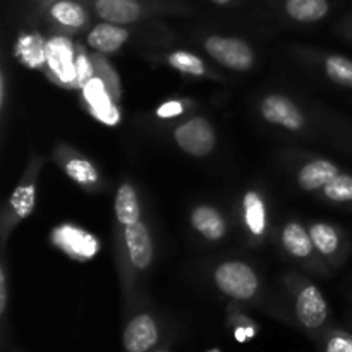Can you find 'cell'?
I'll return each mask as SVG.
<instances>
[{
    "label": "cell",
    "instance_id": "16",
    "mask_svg": "<svg viewBox=\"0 0 352 352\" xmlns=\"http://www.w3.org/2000/svg\"><path fill=\"white\" fill-rule=\"evenodd\" d=\"M285 10L292 19L301 21V23H313L329 14V2L327 0H287Z\"/></svg>",
    "mask_w": 352,
    "mask_h": 352
},
{
    "label": "cell",
    "instance_id": "35",
    "mask_svg": "<svg viewBox=\"0 0 352 352\" xmlns=\"http://www.w3.org/2000/svg\"><path fill=\"white\" fill-rule=\"evenodd\" d=\"M210 352H220V351H217V349H212Z\"/></svg>",
    "mask_w": 352,
    "mask_h": 352
},
{
    "label": "cell",
    "instance_id": "3",
    "mask_svg": "<svg viewBox=\"0 0 352 352\" xmlns=\"http://www.w3.org/2000/svg\"><path fill=\"white\" fill-rule=\"evenodd\" d=\"M175 141L186 153L192 157H205L215 146V131L208 120L196 117L175 129Z\"/></svg>",
    "mask_w": 352,
    "mask_h": 352
},
{
    "label": "cell",
    "instance_id": "33",
    "mask_svg": "<svg viewBox=\"0 0 352 352\" xmlns=\"http://www.w3.org/2000/svg\"><path fill=\"white\" fill-rule=\"evenodd\" d=\"M212 2L219 3V6H226V3H229V2H230V0H212Z\"/></svg>",
    "mask_w": 352,
    "mask_h": 352
},
{
    "label": "cell",
    "instance_id": "26",
    "mask_svg": "<svg viewBox=\"0 0 352 352\" xmlns=\"http://www.w3.org/2000/svg\"><path fill=\"white\" fill-rule=\"evenodd\" d=\"M95 65L96 71H98V78L102 79L103 85L109 89L110 96L113 98V102L120 98V85H119V76L116 74V71L112 69V65L105 60L103 57H96L95 55Z\"/></svg>",
    "mask_w": 352,
    "mask_h": 352
},
{
    "label": "cell",
    "instance_id": "18",
    "mask_svg": "<svg viewBox=\"0 0 352 352\" xmlns=\"http://www.w3.org/2000/svg\"><path fill=\"white\" fill-rule=\"evenodd\" d=\"M282 241H284L285 250L296 258H306L315 246L311 236L299 223H289L282 234Z\"/></svg>",
    "mask_w": 352,
    "mask_h": 352
},
{
    "label": "cell",
    "instance_id": "7",
    "mask_svg": "<svg viewBox=\"0 0 352 352\" xmlns=\"http://www.w3.org/2000/svg\"><path fill=\"white\" fill-rule=\"evenodd\" d=\"M54 243L78 260H88L98 253V241L91 234L72 226H62L55 229Z\"/></svg>",
    "mask_w": 352,
    "mask_h": 352
},
{
    "label": "cell",
    "instance_id": "30",
    "mask_svg": "<svg viewBox=\"0 0 352 352\" xmlns=\"http://www.w3.org/2000/svg\"><path fill=\"white\" fill-rule=\"evenodd\" d=\"M76 64H78V76H76L74 86L85 88L86 82H88L89 79H93V65L85 54H81L76 58Z\"/></svg>",
    "mask_w": 352,
    "mask_h": 352
},
{
    "label": "cell",
    "instance_id": "1",
    "mask_svg": "<svg viewBox=\"0 0 352 352\" xmlns=\"http://www.w3.org/2000/svg\"><path fill=\"white\" fill-rule=\"evenodd\" d=\"M215 282L222 292L239 301H248L258 292V277L253 268L239 261H227L215 270Z\"/></svg>",
    "mask_w": 352,
    "mask_h": 352
},
{
    "label": "cell",
    "instance_id": "10",
    "mask_svg": "<svg viewBox=\"0 0 352 352\" xmlns=\"http://www.w3.org/2000/svg\"><path fill=\"white\" fill-rule=\"evenodd\" d=\"M124 234H126L127 250H129V256L134 267L140 268V270L150 267L153 248H151V239L146 227L141 222L131 223V226H126Z\"/></svg>",
    "mask_w": 352,
    "mask_h": 352
},
{
    "label": "cell",
    "instance_id": "31",
    "mask_svg": "<svg viewBox=\"0 0 352 352\" xmlns=\"http://www.w3.org/2000/svg\"><path fill=\"white\" fill-rule=\"evenodd\" d=\"M179 113H182V105L179 102H167V103H164V105L158 107V110H157V116L165 117V119L179 116Z\"/></svg>",
    "mask_w": 352,
    "mask_h": 352
},
{
    "label": "cell",
    "instance_id": "11",
    "mask_svg": "<svg viewBox=\"0 0 352 352\" xmlns=\"http://www.w3.org/2000/svg\"><path fill=\"white\" fill-rule=\"evenodd\" d=\"M95 7L98 16L112 24H129L141 16L138 0H96Z\"/></svg>",
    "mask_w": 352,
    "mask_h": 352
},
{
    "label": "cell",
    "instance_id": "2",
    "mask_svg": "<svg viewBox=\"0 0 352 352\" xmlns=\"http://www.w3.org/2000/svg\"><path fill=\"white\" fill-rule=\"evenodd\" d=\"M205 48L217 62L234 71H248L253 65V50L250 45L237 38L210 36L205 41Z\"/></svg>",
    "mask_w": 352,
    "mask_h": 352
},
{
    "label": "cell",
    "instance_id": "27",
    "mask_svg": "<svg viewBox=\"0 0 352 352\" xmlns=\"http://www.w3.org/2000/svg\"><path fill=\"white\" fill-rule=\"evenodd\" d=\"M65 172L69 174V177L74 179L76 182L85 186L93 184V182L96 181V177H98L95 167H93L89 162L79 160V158L67 162V165H65Z\"/></svg>",
    "mask_w": 352,
    "mask_h": 352
},
{
    "label": "cell",
    "instance_id": "32",
    "mask_svg": "<svg viewBox=\"0 0 352 352\" xmlns=\"http://www.w3.org/2000/svg\"><path fill=\"white\" fill-rule=\"evenodd\" d=\"M0 289H2V296H0V311L2 315L6 313V302H7V294H6V275L3 272L0 274Z\"/></svg>",
    "mask_w": 352,
    "mask_h": 352
},
{
    "label": "cell",
    "instance_id": "12",
    "mask_svg": "<svg viewBox=\"0 0 352 352\" xmlns=\"http://www.w3.org/2000/svg\"><path fill=\"white\" fill-rule=\"evenodd\" d=\"M127 33L124 28L117 26L112 23H102L98 26L93 28L88 34V43L95 48L96 52L102 54H112V52L119 50L124 43H126Z\"/></svg>",
    "mask_w": 352,
    "mask_h": 352
},
{
    "label": "cell",
    "instance_id": "22",
    "mask_svg": "<svg viewBox=\"0 0 352 352\" xmlns=\"http://www.w3.org/2000/svg\"><path fill=\"white\" fill-rule=\"evenodd\" d=\"M325 71L332 81L337 85L349 86L352 88V60L347 57H340V55H332L327 58Z\"/></svg>",
    "mask_w": 352,
    "mask_h": 352
},
{
    "label": "cell",
    "instance_id": "23",
    "mask_svg": "<svg viewBox=\"0 0 352 352\" xmlns=\"http://www.w3.org/2000/svg\"><path fill=\"white\" fill-rule=\"evenodd\" d=\"M327 198L336 203L352 201V175L337 174L329 184L323 188Z\"/></svg>",
    "mask_w": 352,
    "mask_h": 352
},
{
    "label": "cell",
    "instance_id": "14",
    "mask_svg": "<svg viewBox=\"0 0 352 352\" xmlns=\"http://www.w3.org/2000/svg\"><path fill=\"white\" fill-rule=\"evenodd\" d=\"M191 222L195 229L206 239L219 241L226 236V222L222 215L212 206H198L192 212Z\"/></svg>",
    "mask_w": 352,
    "mask_h": 352
},
{
    "label": "cell",
    "instance_id": "25",
    "mask_svg": "<svg viewBox=\"0 0 352 352\" xmlns=\"http://www.w3.org/2000/svg\"><path fill=\"white\" fill-rule=\"evenodd\" d=\"M10 205L19 219H26L34 208V186H19L10 196Z\"/></svg>",
    "mask_w": 352,
    "mask_h": 352
},
{
    "label": "cell",
    "instance_id": "9",
    "mask_svg": "<svg viewBox=\"0 0 352 352\" xmlns=\"http://www.w3.org/2000/svg\"><path fill=\"white\" fill-rule=\"evenodd\" d=\"M85 98L91 107L93 113L105 124H117L119 122V110L113 105V98L110 96L109 89L103 85L102 79L96 78L89 79L85 88Z\"/></svg>",
    "mask_w": 352,
    "mask_h": 352
},
{
    "label": "cell",
    "instance_id": "5",
    "mask_svg": "<svg viewBox=\"0 0 352 352\" xmlns=\"http://www.w3.org/2000/svg\"><path fill=\"white\" fill-rule=\"evenodd\" d=\"M296 316L299 323L308 330H318L329 318V306L325 298L315 285L301 289L296 299Z\"/></svg>",
    "mask_w": 352,
    "mask_h": 352
},
{
    "label": "cell",
    "instance_id": "28",
    "mask_svg": "<svg viewBox=\"0 0 352 352\" xmlns=\"http://www.w3.org/2000/svg\"><path fill=\"white\" fill-rule=\"evenodd\" d=\"M323 352H352V336L342 330H336L327 337Z\"/></svg>",
    "mask_w": 352,
    "mask_h": 352
},
{
    "label": "cell",
    "instance_id": "17",
    "mask_svg": "<svg viewBox=\"0 0 352 352\" xmlns=\"http://www.w3.org/2000/svg\"><path fill=\"white\" fill-rule=\"evenodd\" d=\"M116 213L117 219L122 226L140 222V205H138V196L134 192L133 186L122 184L117 191L116 198Z\"/></svg>",
    "mask_w": 352,
    "mask_h": 352
},
{
    "label": "cell",
    "instance_id": "34",
    "mask_svg": "<svg viewBox=\"0 0 352 352\" xmlns=\"http://www.w3.org/2000/svg\"><path fill=\"white\" fill-rule=\"evenodd\" d=\"M151 352H168V351H165V349H160V351H151Z\"/></svg>",
    "mask_w": 352,
    "mask_h": 352
},
{
    "label": "cell",
    "instance_id": "15",
    "mask_svg": "<svg viewBox=\"0 0 352 352\" xmlns=\"http://www.w3.org/2000/svg\"><path fill=\"white\" fill-rule=\"evenodd\" d=\"M16 54L28 67H40L47 62V43L40 34H23L17 41Z\"/></svg>",
    "mask_w": 352,
    "mask_h": 352
},
{
    "label": "cell",
    "instance_id": "4",
    "mask_svg": "<svg viewBox=\"0 0 352 352\" xmlns=\"http://www.w3.org/2000/svg\"><path fill=\"white\" fill-rule=\"evenodd\" d=\"M158 339L157 322L150 315H136L124 329L122 346L126 352H151Z\"/></svg>",
    "mask_w": 352,
    "mask_h": 352
},
{
    "label": "cell",
    "instance_id": "29",
    "mask_svg": "<svg viewBox=\"0 0 352 352\" xmlns=\"http://www.w3.org/2000/svg\"><path fill=\"white\" fill-rule=\"evenodd\" d=\"M232 332H234V339H236L237 342L246 344L250 342L251 339L256 337L258 327L254 325L253 322H250L248 318H244V316H237V318L234 320Z\"/></svg>",
    "mask_w": 352,
    "mask_h": 352
},
{
    "label": "cell",
    "instance_id": "6",
    "mask_svg": "<svg viewBox=\"0 0 352 352\" xmlns=\"http://www.w3.org/2000/svg\"><path fill=\"white\" fill-rule=\"evenodd\" d=\"M47 64L60 81L76 85L78 64L74 60V48L67 38L55 36L47 41Z\"/></svg>",
    "mask_w": 352,
    "mask_h": 352
},
{
    "label": "cell",
    "instance_id": "13",
    "mask_svg": "<svg viewBox=\"0 0 352 352\" xmlns=\"http://www.w3.org/2000/svg\"><path fill=\"white\" fill-rule=\"evenodd\" d=\"M337 174H339V168L329 160H315L301 168L299 184L306 191H315V189L325 188Z\"/></svg>",
    "mask_w": 352,
    "mask_h": 352
},
{
    "label": "cell",
    "instance_id": "8",
    "mask_svg": "<svg viewBox=\"0 0 352 352\" xmlns=\"http://www.w3.org/2000/svg\"><path fill=\"white\" fill-rule=\"evenodd\" d=\"M263 117L272 124L285 127V129L298 131L305 124V117L299 112L294 102L280 95H270L261 103Z\"/></svg>",
    "mask_w": 352,
    "mask_h": 352
},
{
    "label": "cell",
    "instance_id": "19",
    "mask_svg": "<svg viewBox=\"0 0 352 352\" xmlns=\"http://www.w3.org/2000/svg\"><path fill=\"white\" fill-rule=\"evenodd\" d=\"M244 217H246V223L250 227L251 232L254 236H261L265 230V205L263 199L256 195V192L250 191L244 196Z\"/></svg>",
    "mask_w": 352,
    "mask_h": 352
},
{
    "label": "cell",
    "instance_id": "24",
    "mask_svg": "<svg viewBox=\"0 0 352 352\" xmlns=\"http://www.w3.org/2000/svg\"><path fill=\"white\" fill-rule=\"evenodd\" d=\"M168 64L177 71L186 72V74L192 76H203L205 74V64L199 57L189 54L186 50H177L174 54L168 55Z\"/></svg>",
    "mask_w": 352,
    "mask_h": 352
},
{
    "label": "cell",
    "instance_id": "21",
    "mask_svg": "<svg viewBox=\"0 0 352 352\" xmlns=\"http://www.w3.org/2000/svg\"><path fill=\"white\" fill-rule=\"evenodd\" d=\"M309 236H311V241L316 250L323 254H329V256L336 253L340 246L339 234L329 223H315L311 230H309Z\"/></svg>",
    "mask_w": 352,
    "mask_h": 352
},
{
    "label": "cell",
    "instance_id": "20",
    "mask_svg": "<svg viewBox=\"0 0 352 352\" xmlns=\"http://www.w3.org/2000/svg\"><path fill=\"white\" fill-rule=\"evenodd\" d=\"M52 16L55 21L69 28H79L86 23V12L72 0H60L52 6Z\"/></svg>",
    "mask_w": 352,
    "mask_h": 352
}]
</instances>
